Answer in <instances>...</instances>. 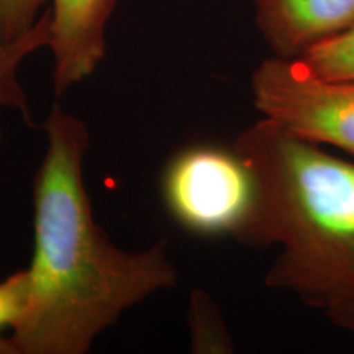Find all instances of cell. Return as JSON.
Segmentation results:
<instances>
[{
  "label": "cell",
  "mask_w": 354,
  "mask_h": 354,
  "mask_svg": "<svg viewBox=\"0 0 354 354\" xmlns=\"http://www.w3.org/2000/svg\"><path fill=\"white\" fill-rule=\"evenodd\" d=\"M46 151L33 180V258L15 354H86L128 308L177 286L167 240L145 251L115 246L92 214L84 185L87 125L53 107Z\"/></svg>",
  "instance_id": "6da1fadb"
},
{
  "label": "cell",
  "mask_w": 354,
  "mask_h": 354,
  "mask_svg": "<svg viewBox=\"0 0 354 354\" xmlns=\"http://www.w3.org/2000/svg\"><path fill=\"white\" fill-rule=\"evenodd\" d=\"M233 148L256 184L253 214L236 238L281 248L264 284L326 313L354 297V162L268 118Z\"/></svg>",
  "instance_id": "7a4b0ae2"
},
{
  "label": "cell",
  "mask_w": 354,
  "mask_h": 354,
  "mask_svg": "<svg viewBox=\"0 0 354 354\" xmlns=\"http://www.w3.org/2000/svg\"><path fill=\"white\" fill-rule=\"evenodd\" d=\"M251 92L263 118L354 156V79L325 77L297 57L272 56L254 69Z\"/></svg>",
  "instance_id": "3957f363"
},
{
  "label": "cell",
  "mask_w": 354,
  "mask_h": 354,
  "mask_svg": "<svg viewBox=\"0 0 354 354\" xmlns=\"http://www.w3.org/2000/svg\"><path fill=\"white\" fill-rule=\"evenodd\" d=\"M162 196L171 215L189 232L236 236L253 214L256 184L234 148L192 146L167 165Z\"/></svg>",
  "instance_id": "277c9868"
},
{
  "label": "cell",
  "mask_w": 354,
  "mask_h": 354,
  "mask_svg": "<svg viewBox=\"0 0 354 354\" xmlns=\"http://www.w3.org/2000/svg\"><path fill=\"white\" fill-rule=\"evenodd\" d=\"M55 59L53 84L57 95L91 76L107 50L105 30L117 0H50Z\"/></svg>",
  "instance_id": "5b68a950"
},
{
  "label": "cell",
  "mask_w": 354,
  "mask_h": 354,
  "mask_svg": "<svg viewBox=\"0 0 354 354\" xmlns=\"http://www.w3.org/2000/svg\"><path fill=\"white\" fill-rule=\"evenodd\" d=\"M274 56L295 59L354 26V0H251Z\"/></svg>",
  "instance_id": "8992f818"
},
{
  "label": "cell",
  "mask_w": 354,
  "mask_h": 354,
  "mask_svg": "<svg viewBox=\"0 0 354 354\" xmlns=\"http://www.w3.org/2000/svg\"><path fill=\"white\" fill-rule=\"evenodd\" d=\"M50 38V8L44 10L37 25L17 41L7 43L0 33V107L17 110L30 127H33L32 113L28 107V97L19 81V68L26 56L41 48H48Z\"/></svg>",
  "instance_id": "52a82bcc"
},
{
  "label": "cell",
  "mask_w": 354,
  "mask_h": 354,
  "mask_svg": "<svg viewBox=\"0 0 354 354\" xmlns=\"http://www.w3.org/2000/svg\"><path fill=\"white\" fill-rule=\"evenodd\" d=\"M297 59L320 76L354 79V26L339 37L312 48Z\"/></svg>",
  "instance_id": "ba28073f"
},
{
  "label": "cell",
  "mask_w": 354,
  "mask_h": 354,
  "mask_svg": "<svg viewBox=\"0 0 354 354\" xmlns=\"http://www.w3.org/2000/svg\"><path fill=\"white\" fill-rule=\"evenodd\" d=\"M190 331L194 351L228 353L230 342L221 325L218 312L202 292L190 297Z\"/></svg>",
  "instance_id": "9c48e42d"
},
{
  "label": "cell",
  "mask_w": 354,
  "mask_h": 354,
  "mask_svg": "<svg viewBox=\"0 0 354 354\" xmlns=\"http://www.w3.org/2000/svg\"><path fill=\"white\" fill-rule=\"evenodd\" d=\"M28 269H20L0 281V354H15L10 336H3V330H13L19 325L28 300Z\"/></svg>",
  "instance_id": "30bf717a"
},
{
  "label": "cell",
  "mask_w": 354,
  "mask_h": 354,
  "mask_svg": "<svg viewBox=\"0 0 354 354\" xmlns=\"http://www.w3.org/2000/svg\"><path fill=\"white\" fill-rule=\"evenodd\" d=\"M50 0H0V33L7 43L25 37L37 25Z\"/></svg>",
  "instance_id": "8fae6325"
},
{
  "label": "cell",
  "mask_w": 354,
  "mask_h": 354,
  "mask_svg": "<svg viewBox=\"0 0 354 354\" xmlns=\"http://www.w3.org/2000/svg\"><path fill=\"white\" fill-rule=\"evenodd\" d=\"M328 317L336 325L343 326V328H346L354 335V297L328 312Z\"/></svg>",
  "instance_id": "7c38bea8"
}]
</instances>
